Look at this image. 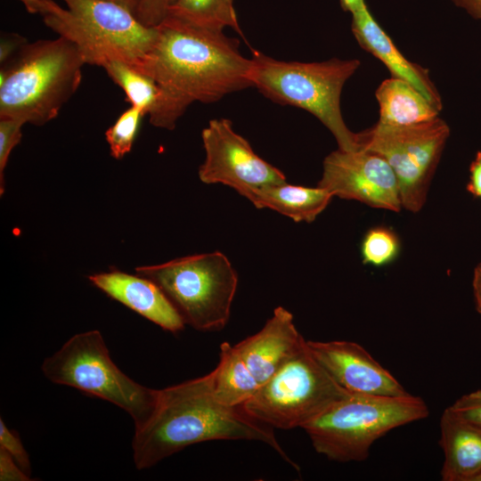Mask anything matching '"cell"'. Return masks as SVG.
Returning a JSON list of instances; mask_svg holds the SVG:
<instances>
[{"mask_svg":"<svg viewBox=\"0 0 481 481\" xmlns=\"http://www.w3.org/2000/svg\"><path fill=\"white\" fill-rule=\"evenodd\" d=\"M89 281L111 298L163 330L173 333L183 330V318L161 289L150 279L113 270L91 275Z\"/></svg>","mask_w":481,"mask_h":481,"instance_id":"obj_15","label":"cell"},{"mask_svg":"<svg viewBox=\"0 0 481 481\" xmlns=\"http://www.w3.org/2000/svg\"><path fill=\"white\" fill-rule=\"evenodd\" d=\"M155 282L185 324L200 331L223 330L229 322L238 274L220 251L195 254L135 268Z\"/></svg>","mask_w":481,"mask_h":481,"instance_id":"obj_7","label":"cell"},{"mask_svg":"<svg viewBox=\"0 0 481 481\" xmlns=\"http://www.w3.org/2000/svg\"><path fill=\"white\" fill-rule=\"evenodd\" d=\"M400 241L395 232L385 226L370 229L364 235L361 254L364 264L382 266L394 261L399 254Z\"/></svg>","mask_w":481,"mask_h":481,"instance_id":"obj_23","label":"cell"},{"mask_svg":"<svg viewBox=\"0 0 481 481\" xmlns=\"http://www.w3.org/2000/svg\"><path fill=\"white\" fill-rule=\"evenodd\" d=\"M467 190L477 198H481V151H477L469 167Z\"/></svg>","mask_w":481,"mask_h":481,"instance_id":"obj_31","label":"cell"},{"mask_svg":"<svg viewBox=\"0 0 481 481\" xmlns=\"http://www.w3.org/2000/svg\"><path fill=\"white\" fill-rule=\"evenodd\" d=\"M201 138L205 159L198 174L202 183L229 186L247 198L257 189L286 182L285 175L259 157L229 119L210 120Z\"/></svg>","mask_w":481,"mask_h":481,"instance_id":"obj_11","label":"cell"},{"mask_svg":"<svg viewBox=\"0 0 481 481\" xmlns=\"http://www.w3.org/2000/svg\"><path fill=\"white\" fill-rule=\"evenodd\" d=\"M232 1H233V0H232Z\"/></svg>","mask_w":481,"mask_h":481,"instance_id":"obj_38","label":"cell"},{"mask_svg":"<svg viewBox=\"0 0 481 481\" xmlns=\"http://www.w3.org/2000/svg\"><path fill=\"white\" fill-rule=\"evenodd\" d=\"M209 373L215 398L229 407H241L260 387L234 346L228 342L221 344L219 362Z\"/></svg>","mask_w":481,"mask_h":481,"instance_id":"obj_20","label":"cell"},{"mask_svg":"<svg viewBox=\"0 0 481 481\" xmlns=\"http://www.w3.org/2000/svg\"><path fill=\"white\" fill-rule=\"evenodd\" d=\"M472 481H481V470L473 477Z\"/></svg>","mask_w":481,"mask_h":481,"instance_id":"obj_37","label":"cell"},{"mask_svg":"<svg viewBox=\"0 0 481 481\" xmlns=\"http://www.w3.org/2000/svg\"><path fill=\"white\" fill-rule=\"evenodd\" d=\"M357 134L360 149L381 156L394 170L402 207L419 212L449 137L448 125L439 117L409 126L378 122Z\"/></svg>","mask_w":481,"mask_h":481,"instance_id":"obj_10","label":"cell"},{"mask_svg":"<svg viewBox=\"0 0 481 481\" xmlns=\"http://www.w3.org/2000/svg\"><path fill=\"white\" fill-rule=\"evenodd\" d=\"M0 447L5 450L19 466L30 476L31 467L29 454L19 435L8 428L3 419L0 420Z\"/></svg>","mask_w":481,"mask_h":481,"instance_id":"obj_26","label":"cell"},{"mask_svg":"<svg viewBox=\"0 0 481 481\" xmlns=\"http://www.w3.org/2000/svg\"><path fill=\"white\" fill-rule=\"evenodd\" d=\"M379 105L378 122L390 126H409L436 118L438 110L408 82L391 77L384 80L376 90Z\"/></svg>","mask_w":481,"mask_h":481,"instance_id":"obj_19","label":"cell"},{"mask_svg":"<svg viewBox=\"0 0 481 481\" xmlns=\"http://www.w3.org/2000/svg\"><path fill=\"white\" fill-rule=\"evenodd\" d=\"M447 408L459 418L481 425V389L461 396Z\"/></svg>","mask_w":481,"mask_h":481,"instance_id":"obj_28","label":"cell"},{"mask_svg":"<svg viewBox=\"0 0 481 481\" xmlns=\"http://www.w3.org/2000/svg\"><path fill=\"white\" fill-rule=\"evenodd\" d=\"M143 116L141 110L131 106L107 129L105 138L113 158L120 159L131 151Z\"/></svg>","mask_w":481,"mask_h":481,"instance_id":"obj_24","label":"cell"},{"mask_svg":"<svg viewBox=\"0 0 481 481\" xmlns=\"http://www.w3.org/2000/svg\"><path fill=\"white\" fill-rule=\"evenodd\" d=\"M443 481H472L481 470V425L459 418L446 408L440 419Z\"/></svg>","mask_w":481,"mask_h":481,"instance_id":"obj_17","label":"cell"},{"mask_svg":"<svg viewBox=\"0 0 481 481\" xmlns=\"http://www.w3.org/2000/svg\"><path fill=\"white\" fill-rule=\"evenodd\" d=\"M306 346L329 375L351 394L380 396L409 395L386 368L355 342L306 340Z\"/></svg>","mask_w":481,"mask_h":481,"instance_id":"obj_13","label":"cell"},{"mask_svg":"<svg viewBox=\"0 0 481 481\" xmlns=\"http://www.w3.org/2000/svg\"><path fill=\"white\" fill-rule=\"evenodd\" d=\"M333 194L321 187L285 183L251 192L248 199L257 208H269L295 222L311 223L328 207Z\"/></svg>","mask_w":481,"mask_h":481,"instance_id":"obj_18","label":"cell"},{"mask_svg":"<svg viewBox=\"0 0 481 481\" xmlns=\"http://www.w3.org/2000/svg\"><path fill=\"white\" fill-rule=\"evenodd\" d=\"M472 289L476 309L481 314V263H479L474 270Z\"/></svg>","mask_w":481,"mask_h":481,"instance_id":"obj_32","label":"cell"},{"mask_svg":"<svg viewBox=\"0 0 481 481\" xmlns=\"http://www.w3.org/2000/svg\"><path fill=\"white\" fill-rule=\"evenodd\" d=\"M167 16L204 29L231 28L243 37L232 0H175Z\"/></svg>","mask_w":481,"mask_h":481,"instance_id":"obj_21","label":"cell"},{"mask_svg":"<svg viewBox=\"0 0 481 481\" xmlns=\"http://www.w3.org/2000/svg\"><path fill=\"white\" fill-rule=\"evenodd\" d=\"M342 8L351 13H354L363 6L366 5L364 0H340Z\"/></svg>","mask_w":481,"mask_h":481,"instance_id":"obj_34","label":"cell"},{"mask_svg":"<svg viewBox=\"0 0 481 481\" xmlns=\"http://www.w3.org/2000/svg\"><path fill=\"white\" fill-rule=\"evenodd\" d=\"M175 0H140L135 16L148 28L158 27L166 18L170 5Z\"/></svg>","mask_w":481,"mask_h":481,"instance_id":"obj_27","label":"cell"},{"mask_svg":"<svg viewBox=\"0 0 481 481\" xmlns=\"http://www.w3.org/2000/svg\"><path fill=\"white\" fill-rule=\"evenodd\" d=\"M350 394L317 362L306 341L241 408L251 418L273 428H302Z\"/></svg>","mask_w":481,"mask_h":481,"instance_id":"obj_9","label":"cell"},{"mask_svg":"<svg viewBox=\"0 0 481 481\" xmlns=\"http://www.w3.org/2000/svg\"><path fill=\"white\" fill-rule=\"evenodd\" d=\"M292 314L282 306L274 309L263 328L234 345L258 384L274 375L306 344Z\"/></svg>","mask_w":481,"mask_h":481,"instance_id":"obj_14","label":"cell"},{"mask_svg":"<svg viewBox=\"0 0 481 481\" xmlns=\"http://www.w3.org/2000/svg\"><path fill=\"white\" fill-rule=\"evenodd\" d=\"M352 32L362 48L380 60L393 77L412 85L438 110L442 100L427 69L407 60L374 20L367 5L352 13Z\"/></svg>","mask_w":481,"mask_h":481,"instance_id":"obj_16","label":"cell"},{"mask_svg":"<svg viewBox=\"0 0 481 481\" xmlns=\"http://www.w3.org/2000/svg\"><path fill=\"white\" fill-rule=\"evenodd\" d=\"M53 383L77 388L108 401L127 412L135 427L154 409L159 390L143 386L126 375L111 360L99 330L77 333L41 366Z\"/></svg>","mask_w":481,"mask_h":481,"instance_id":"obj_8","label":"cell"},{"mask_svg":"<svg viewBox=\"0 0 481 481\" xmlns=\"http://www.w3.org/2000/svg\"><path fill=\"white\" fill-rule=\"evenodd\" d=\"M465 9L472 17L481 20V0H452Z\"/></svg>","mask_w":481,"mask_h":481,"instance_id":"obj_33","label":"cell"},{"mask_svg":"<svg viewBox=\"0 0 481 481\" xmlns=\"http://www.w3.org/2000/svg\"><path fill=\"white\" fill-rule=\"evenodd\" d=\"M318 187L334 197L357 200L370 207L399 212L402 207L396 175L381 156L359 149L338 150L323 160Z\"/></svg>","mask_w":481,"mask_h":481,"instance_id":"obj_12","label":"cell"},{"mask_svg":"<svg viewBox=\"0 0 481 481\" xmlns=\"http://www.w3.org/2000/svg\"><path fill=\"white\" fill-rule=\"evenodd\" d=\"M213 440L264 443L299 469L273 428L251 418L241 407L226 406L215 398L210 373L159 390L151 415L135 427L134 463L138 469H148L189 445Z\"/></svg>","mask_w":481,"mask_h":481,"instance_id":"obj_2","label":"cell"},{"mask_svg":"<svg viewBox=\"0 0 481 481\" xmlns=\"http://www.w3.org/2000/svg\"><path fill=\"white\" fill-rule=\"evenodd\" d=\"M29 13H39L41 0H19Z\"/></svg>","mask_w":481,"mask_h":481,"instance_id":"obj_36","label":"cell"},{"mask_svg":"<svg viewBox=\"0 0 481 481\" xmlns=\"http://www.w3.org/2000/svg\"><path fill=\"white\" fill-rule=\"evenodd\" d=\"M427 404L411 394L380 396L350 394L302 428L314 450L338 462L363 461L371 445L390 430L428 416Z\"/></svg>","mask_w":481,"mask_h":481,"instance_id":"obj_6","label":"cell"},{"mask_svg":"<svg viewBox=\"0 0 481 481\" xmlns=\"http://www.w3.org/2000/svg\"><path fill=\"white\" fill-rule=\"evenodd\" d=\"M157 30L151 49L135 68L159 89L148 115L152 126L173 130L193 102H216L252 86L251 61L241 54L236 38L169 16Z\"/></svg>","mask_w":481,"mask_h":481,"instance_id":"obj_1","label":"cell"},{"mask_svg":"<svg viewBox=\"0 0 481 481\" xmlns=\"http://www.w3.org/2000/svg\"><path fill=\"white\" fill-rule=\"evenodd\" d=\"M22 121L13 118H0V193L4 192V173L9 156L21 139Z\"/></svg>","mask_w":481,"mask_h":481,"instance_id":"obj_25","label":"cell"},{"mask_svg":"<svg viewBox=\"0 0 481 481\" xmlns=\"http://www.w3.org/2000/svg\"><path fill=\"white\" fill-rule=\"evenodd\" d=\"M0 480L1 481H31L28 475L13 460V458L0 447Z\"/></svg>","mask_w":481,"mask_h":481,"instance_id":"obj_29","label":"cell"},{"mask_svg":"<svg viewBox=\"0 0 481 481\" xmlns=\"http://www.w3.org/2000/svg\"><path fill=\"white\" fill-rule=\"evenodd\" d=\"M85 64L61 37L25 44L0 71V118L35 126L53 120L78 89Z\"/></svg>","mask_w":481,"mask_h":481,"instance_id":"obj_3","label":"cell"},{"mask_svg":"<svg viewBox=\"0 0 481 481\" xmlns=\"http://www.w3.org/2000/svg\"><path fill=\"white\" fill-rule=\"evenodd\" d=\"M110 2H113L115 4H118L130 12H132L135 15L137 11L140 0H106Z\"/></svg>","mask_w":481,"mask_h":481,"instance_id":"obj_35","label":"cell"},{"mask_svg":"<svg viewBox=\"0 0 481 481\" xmlns=\"http://www.w3.org/2000/svg\"><path fill=\"white\" fill-rule=\"evenodd\" d=\"M102 68L124 91L131 106L141 110L144 115L151 113L157 103L159 89L150 77L119 61H109Z\"/></svg>","mask_w":481,"mask_h":481,"instance_id":"obj_22","label":"cell"},{"mask_svg":"<svg viewBox=\"0 0 481 481\" xmlns=\"http://www.w3.org/2000/svg\"><path fill=\"white\" fill-rule=\"evenodd\" d=\"M25 37L19 34H4L0 41V62H7L25 44Z\"/></svg>","mask_w":481,"mask_h":481,"instance_id":"obj_30","label":"cell"},{"mask_svg":"<svg viewBox=\"0 0 481 481\" xmlns=\"http://www.w3.org/2000/svg\"><path fill=\"white\" fill-rule=\"evenodd\" d=\"M250 61L252 86L262 94L279 104L313 114L333 135L338 149H360L358 134L347 127L340 108L343 86L358 69L359 60L285 61L252 50Z\"/></svg>","mask_w":481,"mask_h":481,"instance_id":"obj_4","label":"cell"},{"mask_svg":"<svg viewBox=\"0 0 481 481\" xmlns=\"http://www.w3.org/2000/svg\"><path fill=\"white\" fill-rule=\"evenodd\" d=\"M39 14L78 48L86 64L100 67L119 61L135 68L158 34L157 27L143 25L132 12L106 0H41Z\"/></svg>","mask_w":481,"mask_h":481,"instance_id":"obj_5","label":"cell"}]
</instances>
